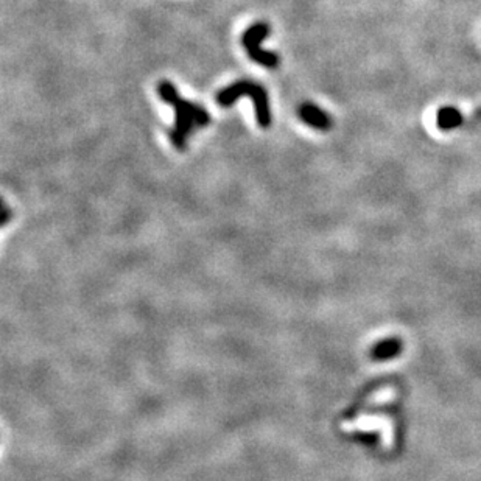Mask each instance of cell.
<instances>
[{
    "label": "cell",
    "mask_w": 481,
    "mask_h": 481,
    "mask_svg": "<svg viewBox=\"0 0 481 481\" xmlns=\"http://www.w3.org/2000/svg\"><path fill=\"white\" fill-rule=\"evenodd\" d=\"M298 116L307 126L318 131H328L333 126V118L331 114L321 109L315 103H302L298 108Z\"/></svg>",
    "instance_id": "cell-4"
},
{
    "label": "cell",
    "mask_w": 481,
    "mask_h": 481,
    "mask_svg": "<svg viewBox=\"0 0 481 481\" xmlns=\"http://www.w3.org/2000/svg\"><path fill=\"white\" fill-rule=\"evenodd\" d=\"M404 350V343L400 338H387L379 343H375L370 357L375 362H389V360L399 357Z\"/></svg>",
    "instance_id": "cell-5"
},
{
    "label": "cell",
    "mask_w": 481,
    "mask_h": 481,
    "mask_svg": "<svg viewBox=\"0 0 481 481\" xmlns=\"http://www.w3.org/2000/svg\"><path fill=\"white\" fill-rule=\"evenodd\" d=\"M270 35V26L265 22H258L245 30L242 36V44L248 56L267 69H276L279 66V56L272 52L263 50L262 43L265 41Z\"/></svg>",
    "instance_id": "cell-3"
},
{
    "label": "cell",
    "mask_w": 481,
    "mask_h": 481,
    "mask_svg": "<svg viewBox=\"0 0 481 481\" xmlns=\"http://www.w3.org/2000/svg\"><path fill=\"white\" fill-rule=\"evenodd\" d=\"M464 123L463 112L456 106H443L436 114V125L441 131H453Z\"/></svg>",
    "instance_id": "cell-6"
},
{
    "label": "cell",
    "mask_w": 481,
    "mask_h": 481,
    "mask_svg": "<svg viewBox=\"0 0 481 481\" xmlns=\"http://www.w3.org/2000/svg\"><path fill=\"white\" fill-rule=\"evenodd\" d=\"M243 95L254 101L255 118H258L259 126L268 128L271 125V109H270L268 92L265 87L259 83L248 82V79H240V82L232 83L216 94V103H219V105L223 108H228V106L234 105V103L238 99H242Z\"/></svg>",
    "instance_id": "cell-2"
},
{
    "label": "cell",
    "mask_w": 481,
    "mask_h": 481,
    "mask_svg": "<svg viewBox=\"0 0 481 481\" xmlns=\"http://www.w3.org/2000/svg\"><path fill=\"white\" fill-rule=\"evenodd\" d=\"M157 94L160 100L173 108L176 116L175 126L170 131L172 145L176 150L184 151L187 148L190 133L197 128H204L211 123L209 112L197 103L182 99L175 84L167 79L157 83Z\"/></svg>",
    "instance_id": "cell-1"
}]
</instances>
